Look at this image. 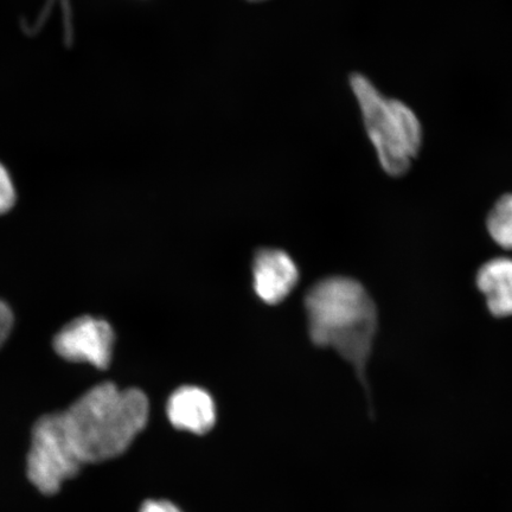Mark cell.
Returning a JSON list of instances; mask_svg holds the SVG:
<instances>
[{"mask_svg":"<svg viewBox=\"0 0 512 512\" xmlns=\"http://www.w3.org/2000/svg\"><path fill=\"white\" fill-rule=\"evenodd\" d=\"M350 82L383 170L393 177L407 174L422 144L419 118L402 101L383 96L366 76L354 74Z\"/></svg>","mask_w":512,"mask_h":512,"instance_id":"obj_3","label":"cell"},{"mask_svg":"<svg viewBox=\"0 0 512 512\" xmlns=\"http://www.w3.org/2000/svg\"><path fill=\"white\" fill-rule=\"evenodd\" d=\"M251 2H262V0H251Z\"/></svg>","mask_w":512,"mask_h":512,"instance_id":"obj_13","label":"cell"},{"mask_svg":"<svg viewBox=\"0 0 512 512\" xmlns=\"http://www.w3.org/2000/svg\"><path fill=\"white\" fill-rule=\"evenodd\" d=\"M150 405L139 389L102 383L62 413L64 427L82 464L119 457L149 421Z\"/></svg>","mask_w":512,"mask_h":512,"instance_id":"obj_2","label":"cell"},{"mask_svg":"<svg viewBox=\"0 0 512 512\" xmlns=\"http://www.w3.org/2000/svg\"><path fill=\"white\" fill-rule=\"evenodd\" d=\"M12 326H14V313L8 304L0 300V347L9 338Z\"/></svg>","mask_w":512,"mask_h":512,"instance_id":"obj_11","label":"cell"},{"mask_svg":"<svg viewBox=\"0 0 512 512\" xmlns=\"http://www.w3.org/2000/svg\"><path fill=\"white\" fill-rule=\"evenodd\" d=\"M17 192L8 169L0 163V215L9 213L15 207Z\"/></svg>","mask_w":512,"mask_h":512,"instance_id":"obj_10","label":"cell"},{"mask_svg":"<svg viewBox=\"0 0 512 512\" xmlns=\"http://www.w3.org/2000/svg\"><path fill=\"white\" fill-rule=\"evenodd\" d=\"M254 288L267 304H279L297 285L298 268L291 256L279 249H262L254 261Z\"/></svg>","mask_w":512,"mask_h":512,"instance_id":"obj_6","label":"cell"},{"mask_svg":"<svg viewBox=\"0 0 512 512\" xmlns=\"http://www.w3.org/2000/svg\"><path fill=\"white\" fill-rule=\"evenodd\" d=\"M82 462L68 437L62 413L38 419L31 434L28 477L44 495H54L68 479L78 475Z\"/></svg>","mask_w":512,"mask_h":512,"instance_id":"obj_4","label":"cell"},{"mask_svg":"<svg viewBox=\"0 0 512 512\" xmlns=\"http://www.w3.org/2000/svg\"><path fill=\"white\" fill-rule=\"evenodd\" d=\"M114 331L104 319L83 316L72 320L54 338L57 355L70 362L92 364L104 370L110 366Z\"/></svg>","mask_w":512,"mask_h":512,"instance_id":"obj_5","label":"cell"},{"mask_svg":"<svg viewBox=\"0 0 512 512\" xmlns=\"http://www.w3.org/2000/svg\"><path fill=\"white\" fill-rule=\"evenodd\" d=\"M140 512H182V510L168 501H147Z\"/></svg>","mask_w":512,"mask_h":512,"instance_id":"obj_12","label":"cell"},{"mask_svg":"<svg viewBox=\"0 0 512 512\" xmlns=\"http://www.w3.org/2000/svg\"><path fill=\"white\" fill-rule=\"evenodd\" d=\"M476 285L496 318L512 317V259H491L479 268Z\"/></svg>","mask_w":512,"mask_h":512,"instance_id":"obj_8","label":"cell"},{"mask_svg":"<svg viewBox=\"0 0 512 512\" xmlns=\"http://www.w3.org/2000/svg\"><path fill=\"white\" fill-rule=\"evenodd\" d=\"M486 228L498 246L512 251V194L504 195L491 209Z\"/></svg>","mask_w":512,"mask_h":512,"instance_id":"obj_9","label":"cell"},{"mask_svg":"<svg viewBox=\"0 0 512 512\" xmlns=\"http://www.w3.org/2000/svg\"><path fill=\"white\" fill-rule=\"evenodd\" d=\"M305 306L312 342L337 351L369 393L367 364L379 328V313L366 288L350 278L325 279L307 293Z\"/></svg>","mask_w":512,"mask_h":512,"instance_id":"obj_1","label":"cell"},{"mask_svg":"<svg viewBox=\"0 0 512 512\" xmlns=\"http://www.w3.org/2000/svg\"><path fill=\"white\" fill-rule=\"evenodd\" d=\"M166 413L177 430L202 435L215 426L216 407L210 394L198 387H182L170 396Z\"/></svg>","mask_w":512,"mask_h":512,"instance_id":"obj_7","label":"cell"}]
</instances>
